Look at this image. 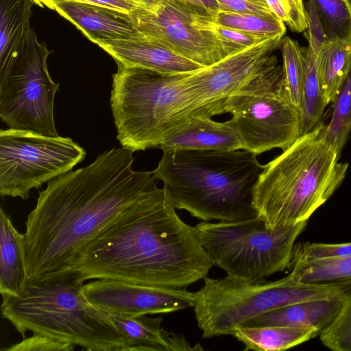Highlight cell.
Returning a JSON list of instances; mask_svg holds the SVG:
<instances>
[{
    "mask_svg": "<svg viewBox=\"0 0 351 351\" xmlns=\"http://www.w3.org/2000/svg\"><path fill=\"white\" fill-rule=\"evenodd\" d=\"M134 151L107 150L39 191L25 221L27 281L76 269L83 250L109 230L140 217L166 194L152 171L133 169Z\"/></svg>",
    "mask_w": 351,
    "mask_h": 351,
    "instance_id": "obj_1",
    "label": "cell"
},
{
    "mask_svg": "<svg viewBox=\"0 0 351 351\" xmlns=\"http://www.w3.org/2000/svg\"><path fill=\"white\" fill-rule=\"evenodd\" d=\"M167 190V189H166ZM169 193L146 213L91 242L76 269L86 280L114 279L186 289L213 263L195 230L177 214Z\"/></svg>",
    "mask_w": 351,
    "mask_h": 351,
    "instance_id": "obj_2",
    "label": "cell"
},
{
    "mask_svg": "<svg viewBox=\"0 0 351 351\" xmlns=\"http://www.w3.org/2000/svg\"><path fill=\"white\" fill-rule=\"evenodd\" d=\"M245 149L164 151L154 177L176 209L203 221L258 217L253 191L264 165Z\"/></svg>",
    "mask_w": 351,
    "mask_h": 351,
    "instance_id": "obj_3",
    "label": "cell"
},
{
    "mask_svg": "<svg viewBox=\"0 0 351 351\" xmlns=\"http://www.w3.org/2000/svg\"><path fill=\"white\" fill-rule=\"evenodd\" d=\"M78 269L27 281L19 295H2V317L25 337L47 335L89 351H123L126 339L108 314L86 298Z\"/></svg>",
    "mask_w": 351,
    "mask_h": 351,
    "instance_id": "obj_4",
    "label": "cell"
},
{
    "mask_svg": "<svg viewBox=\"0 0 351 351\" xmlns=\"http://www.w3.org/2000/svg\"><path fill=\"white\" fill-rule=\"evenodd\" d=\"M319 123L264 165L253 191L258 217L269 229L306 221L341 185L348 163L323 137Z\"/></svg>",
    "mask_w": 351,
    "mask_h": 351,
    "instance_id": "obj_5",
    "label": "cell"
},
{
    "mask_svg": "<svg viewBox=\"0 0 351 351\" xmlns=\"http://www.w3.org/2000/svg\"><path fill=\"white\" fill-rule=\"evenodd\" d=\"M189 73L117 64L110 106L121 147L134 152L158 147L189 117L219 114L199 98L188 80Z\"/></svg>",
    "mask_w": 351,
    "mask_h": 351,
    "instance_id": "obj_6",
    "label": "cell"
},
{
    "mask_svg": "<svg viewBox=\"0 0 351 351\" xmlns=\"http://www.w3.org/2000/svg\"><path fill=\"white\" fill-rule=\"evenodd\" d=\"M195 292L193 309L202 337L232 335L234 329L268 311L295 303L345 299L351 281L306 283L289 274L275 281L251 280L231 275L221 278L206 276Z\"/></svg>",
    "mask_w": 351,
    "mask_h": 351,
    "instance_id": "obj_7",
    "label": "cell"
},
{
    "mask_svg": "<svg viewBox=\"0 0 351 351\" xmlns=\"http://www.w3.org/2000/svg\"><path fill=\"white\" fill-rule=\"evenodd\" d=\"M307 221L269 229L256 217L234 221H201L197 237L213 265L228 275L264 280L290 268L295 242Z\"/></svg>",
    "mask_w": 351,
    "mask_h": 351,
    "instance_id": "obj_8",
    "label": "cell"
},
{
    "mask_svg": "<svg viewBox=\"0 0 351 351\" xmlns=\"http://www.w3.org/2000/svg\"><path fill=\"white\" fill-rule=\"evenodd\" d=\"M225 113L243 149L256 155L290 147L301 135L300 112L289 99L278 62L226 98Z\"/></svg>",
    "mask_w": 351,
    "mask_h": 351,
    "instance_id": "obj_9",
    "label": "cell"
},
{
    "mask_svg": "<svg viewBox=\"0 0 351 351\" xmlns=\"http://www.w3.org/2000/svg\"><path fill=\"white\" fill-rule=\"evenodd\" d=\"M51 53L31 28L17 54L0 67V118L9 128L58 136L53 106L60 84L48 71Z\"/></svg>",
    "mask_w": 351,
    "mask_h": 351,
    "instance_id": "obj_10",
    "label": "cell"
},
{
    "mask_svg": "<svg viewBox=\"0 0 351 351\" xmlns=\"http://www.w3.org/2000/svg\"><path fill=\"white\" fill-rule=\"evenodd\" d=\"M86 155L69 137L1 129L0 195L27 199L31 189L71 171Z\"/></svg>",
    "mask_w": 351,
    "mask_h": 351,
    "instance_id": "obj_11",
    "label": "cell"
},
{
    "mask_svg": "<svg viewBox=\"0 0 351 351\" xmlns=\"http://www.w3.org/2000/svg\"><path fill=\"white\" fill-rule=\"evenodd\" d=\"M205 12L180 0H147L130 15L136 29L147 39L208 66L226 56L215 35L200 25Z\"/></svg>",
    "mask_w": 351,
    "mask_h": 351,
    "instance_id": "obj_12",
    "label": "cell"
},
{
    "mask_svg": "<svg viewBox=\"0 0 351 351\" xmlns=\"http://www.w3.org/2000/svg\"><path fill=\"white\" fill-rule=\"evenodd\" d=\"M284 36L265 40L219 62L190 73L188 80L208 106L225 113L223 104L252 79L278 62L273 52L280 48Z\"/></svg>",
    "mask_w": 351,
    "mask_h": 351,
    "instance_id": "obj_13",
    "label": "cell"
},
{
    "mask_svg": "<svg viewBox=\"0 0 351 351\" xmlns=\"http://www.w3.org/2000/svg\"><path fill=\"white\" fill-rule=\"evenodd\" d=\"M87 300L107 313L138 317L165 314L193 307L195 292L102 278L83 286Z\"/></svg>",
    "mask_w": 351,
    "mask_h": 351,
    "instance_id": "obj_14",
    "label": "cell"
},
{
    "mask_svg": "<svg viewBox=\"0 0 351 351\" xmlns=\"http://www.w3.org/2000/svg\"><path fill=\"white\" fill-rule=\"evenodd\" d=\"M49 9L73 23L90 41L125 40L140 37L130 14L105 6L78 1H63Z\"/></svg>",
    "mask_w": 351,
    "mask_h": 351,
    "instance_id": "obj_15",
    "label": "cell"
},
{
    "mask_svg": "<svg viewBox=\"0 0 351 351\" xmlns=\"http://www.w3.org/2000/svg\"><path fill=\"white\" fill-rule=\"evenodd\" d=\"M117 64L138 66L168 73H189L205 66L189 60L143 35L125 40H101L96 43Z\"/></svg>",
    "mask_w": 351,
    "mask_h": 351,
    "instance_id": "obj_16",
    "label": "cell"
},
{
    "mask_svg": "<svg viewBox=\"0 0 351 351\" xmlns=\"http://www.w3.org/2000/svg\"><path fill=\"white\" fill-rule=\"evenodd\" d=\"M158 148L164 151L180 149H243L241 139L228 121L218 122L210 117L197 114L167 135Z\"/></svg>",
    "mask_w": 351,
    "mask_h": 351,
    "instance_id": "obj_17",
    "label": "cell"
},
{
    "mask_svg": "<svg viewBox=\"0 0 351 351\" xmlns=\"http://www.w3.org/2000/svg\"><path fill=\"white\" fill-rule=\"evenodd\" d=\"M126 339L123 351H197L200 343L191 345L182 335L161 328L162 317L123 316L108 313Z\"/></svg>",
    "mask_w": 351,
    "mask_h": 351,
    "instance_id": "obj_18",
    "label": "cell"
},
{
    "mask_svg": "<svg viewBox=\"0 0 351 351\" xmlns=\"http://www.w3.org/2000/svg\"><path fill=\"white\" fill-rule=\"evenodd\" d=\"M344 300H311L287 305L260 315L241 326L310 327L320 334L337 317Z\"/></svg>",
    "mask_w": 351,
    "mask_h": 351,
    "instance_id": "obj_19",
    "label": "cell"
},
{
    "mask_svg": "<svg viewBox=\"0 0 351 351\" xmlns=\"http://www.w3.org/2000/svg\"><path fill=\"white\" fill-rule=\"evenodd\" d=\"M27 282L25 233L14 226L10 216L0 210V292L19 295Z\"/></svg>",
    "mask_w": 351,
    "mask_h": 351,
    "instance_id": "obj_20",
    "label": "cell"
},
{
    "mask_svg": "<svg viewBox=\"0 0 351 351\" xmlns=\"http://www.w3.org/2000/svg\"><path fill=\"white\" fill-rule=\"evenodd\" d=\"M319 335L313 328L287 326H237L232 335L244 350L280 351L303 343Z\"/></svg>",
    "mask_w": 351,
    "mask_h": 351,
    "instance_id": "obj_21",
    "label": "cell"
},
{
    "mask_svg": "<svg viewBox=\"0 0 351 351\" xmlns=\"http://www.w3.org/2000/svg\"><path fill=\"white\" fill-rule=\"evenodd\" d=\"M34 0H0V67L20 50L29 29Z\"/></svg>",
    "mask_w": 351,
    "mask_h": 351,
    "instance_id": "obj_22",
    "label": "cell"
},
{
    "mask_svg": "<svg viewBox=\"0 0 351 351\" xmlns=\"http://www.w3.org/2000/svg\"><path fill=\"white\" fill-rule=\"evenodd\" d=\"M351 66V43L326 40L317 53V67L326 105L339 91Z\"/></svg>",
    "mask_w": 351,
    "mask_h": 351,
    "instance_id": "obj_23",
    "label": "cell"
},
{
    "mask_svg": "<svg viewBox=\"0 0 351 351\" xmlns=\"http://www.w3.org/2000/svg\"><path fill=\"white\" fill-rule=\"evenodd\" d=\"M305 75L300 110L301 135L313 130L323 116L326 106L317 67V53L304 47ZM300 135V136H301Z\"/></svg>",
    "mask_w": 351,
    "mask_h": 351,
    "instance_id": "obj_24",
    "label": "cell"
},
{
    "mask_svg": "<svg viewBox=\"0 0 351 351\" xmlns=\"http://www.w3.org/2000/svg\"><path fill=\"white\" fill-rule=\"evenodd\" d=\"M290 274L303 282L324 284L351 281V255L291 263Z\"/></svg>",
    "mask_w": 351,
    "mask_h": 351,
    "instance_id": "obj_25",
    "label": "cell"
},
{
    "mask_svg": "<svg viewBox=\"0 0 351 351\" xmlns=\"http://www.w3.org/2000/svg\"><path fill=\"white\" fill-rule=\"evenodd\" d=\"M332 103L331 119L324 125L322 134L340 154L351 132V66Z\"/></svg>",
    "mask_w": 351,
    "mask_h": 351,
    "instance_id": "obj_26",
    "label": "cell"
},
{
    "mask_svg": "<svg viewBox=\"0 0 351 351\" xmlns=\"http://www.w3.org/2000/svg\"><path fill=\"white\" fill-rule=\"evenodd\" d=\"M280 49L282 56V70L285 86L292 104L300 112L305 75L304 47L289 36H284Z\"/></svg>",
    "mask_w": 351,
    "mask_h": 351,
    "instance_id": "obj_27",
    "label": "cell"
},
{
    "mask_svg": "<svg viewBox=\"0 0 351 351\" xmlns=\"http://www.w3.org/2000/svg\"><path fill=\"white\" fill-rule=\"evenodd\" d=\"M212 19L221 26L266 38L285 36L286 33V24L276 16L219 10Z\"/></svg>",
    "mask_w": 351,
    "mask_h": 351,
    "instance_id": "obj_28",
    "label": "cell"
},
{
    "mask_svg": "<svg viewBox=\"0 0 351 351\" xmlns=\"http://www.w3.org/2000/svg\"><path fill=\"white\" fill-rule=\"evenodd\" d=\"M315 3L326 40L351 43L350 0H315Z\"/></svg>",
    "mask_w": 351,
    "mask_h": 351,
    "instance_id": "obj_29",
    "label": "cell"
},
{
    "mask_svg": "<svg viewBox=\"0 0 351 351\" xmlns=\"http://www.w3.org/2000/svg\"><path fill=\"white\" fill-rule=\"evenodd\" d=\"M200 21L202 28L210 30L217 38L226 56L241 51L270 38L221 26L216 23L208 13L202 14Z\"/></svg>",
    "mask_w": 351,
    "mask_h": 351,
    "instance_id": "obj_30",
    "label": "cell"
},
{
    "mask_svg": "<svg viewBox=\"0 0 351 351\" xmlns=\"http://www.w3.org/2000/svg\"><path fill=\"white\" fill-rule=\"evenodd\" d=\"M322 344L335 351H351V293L335 320L319 335Z\"/></svg>",
    "mask_w": 351,
    "mask_h": 351,
    "instance_id": "obj_31",
    "label": "cell"
},
{
    "mask_svg": "<svg viewBox=\"0 0 351 351\" xmlns=\"http://www.w3.org/2000/svg\"><path fill=\"white\" fill-rule=\"evenodd\" d=\"M350 255L351 242L344 243H298L293 247L291 263L335 258Z\"/></svg>",
    "mask_w": 351,
    "mask_h": 351,
    "instance_id": "obj_32",
    "label": "cell"
},
{
    "mask_svg": "<svg viewBox=\"0 0 351 351\" xmlns=\"http://www.w3.org/2000/svg\"><path fill=\"white\" fill-rule=\"evenodd\" d=\"M76 346L63 342L47 335L33 333L29 337L3 350L5 351H73Z\"/></svg>",
    "mask_w": 351,
    "mask_h": 351,
    "instance_id": "obj_33",
    "label": "cell"
},
{
    "mask_svg": "<svg viewBox=\"0 0 351 351\" xmlns=\"http://www.w3.org/2000/svg\"><path fill=\"white\" fill-rule=\"evenodd\" d=\"M223 11L276 16L265 0H215ZM280 18V17H279Z\"/></svg>",
    "mask_w": 351,
    "mask_h": 351,
    "instance_id": "obj_34",
    "label": "cell"
},
{
    "mask_svg": "<svg viewBox=\"0 0 351 351\" xmlns=\"http://www.w3.org/2000/svg\"><path fill=\"white\" fill-rule=\"evenodd\" d=\"M304 8L308 24L306 38L308 46L318 53L323 43L327 40L322 29L315 0H307L304 3Z\"/></svg>",
    "mask_w": 351,
    "mask_h": 351,
    "instance_id": "obj_35",
    "label": "cell"
},
{
    "mask_svg": "<svg viewBox=\"0 0 351 351\" xmlns=\"http://www.w3.org/2000/svg\"><path fill=\"white\" fill-rule=\"evenodd\" d=\"M71 1L105 6L129 14L145 6L147 0H34L41 8L49 7L58 1Z\"/></svg>",
    "mask_w": 351,
    "mask_h": 351,
    "instance_id": "obj_36",
    "label": "cell"
},
{
    "mask_svg": "<svg viewBox=\"0 0 351 351\" xmlns=\"http://www.w3.org/2000/svg\"><path fill=\"white\" fill-rule=\"evenodd\" d=\"M288 15V27L295 32L301 33L307 29L304 0H280Z\"/></svg>",
    "mask_w": 351,
    "mask_h": 351,
    "instance_id": "obj_37",
    "label": "cell"
},
{
    "mask_svg": "<svg viewBox=\"0 0 351 351\" xmlns=\"http://www.w3.org/2000/svg\"><path fill=\"white\" fill-rule=\"evenodd\" d=\"M184 3L201 8L210 14L212 17L218 12L219 5L215 0H180Z\"/></svg>",
    "mask_w": 351,
    "mask_h": 351,
    "instance_id": "obj_38",
    "label": "cell"
},
{
    "mask_svg": "<svg viewBox=\"0 0 351 351\" xmlns=\"http://www.w3.org/2000/svg\"><path fill=\"white\" fill-rule=\"evenodd\" d=\"M271 11L280 17L288 26L289 20L288 15L280 0H265Z\"/></svg>",
    "mask_w": 351,
    "mask_h": 351,
    "instance_id": "obj_39",
    "label": "cell"
},
{
    "mask_svg": "<svg viewBox=\"0 0 351 351\" xmlns=\"http://www.w3.org/2000/svg\"><path fill=\"white\" fill-rule=\"evenodd\" d=\"M350 1H351V0H350Z\"/></svg>",
    "mask_w": 351,
    "mask_h": 351,
    "instance_id": "obj_40",
    "label": "cell"
}]
</instances>
